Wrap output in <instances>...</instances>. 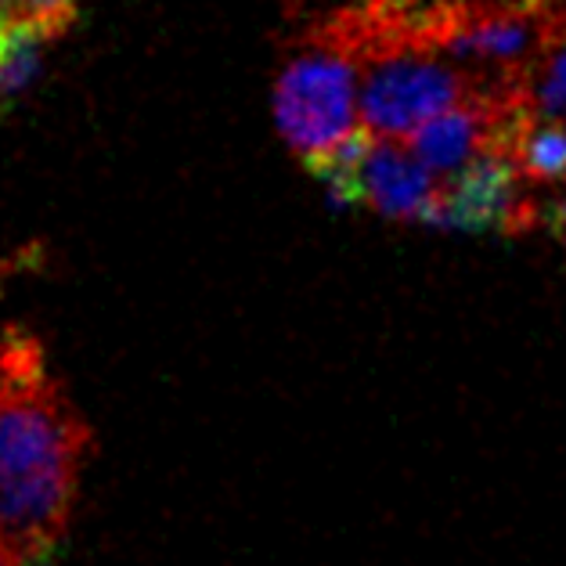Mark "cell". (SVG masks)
Masks as SVG:
<instances>
[{
	"mask_svg": "<svg viewBox=\"0 0 566 566\" xmlns=\"http://www.w3.org/2000/svg\"><path fill=\"white\" fill-rule=\"evenodd\" d=\"M307 170L325 185L336 206H368L390 220H419V224H433L444 191L411 145L368 130L350 134Z\"/></svg>",
	"mask_w": 566,
	"mask_h": 566,
	"instance_id": "cell-4",
	"label": "cell"
},
{
	"mask_svg": "<svg viewBox=\"0 0 566 566\" xmlns=\"http://www.w3.org/2000/svg\"><path fill=\"white\" fill-rule=\"evenodd\" d=\"M509 156L527 185L566 188V119H537L527 113L509 137Z\"/></svg>",
	"mask_w": 566,
	"mask_h": 566,
	"instance_id": "cell-6",
	"label": "cell"
},
{
	"mask_svg": "<svg viewBox=\"0 0 566 566\" xmlns=\"http://www.w3.org/2000/svg\"><path fill=\"white\" fill-rule=\"evenodd\" d=\"M542 220V210L527 196V177L509 151L494 148L454 174L440 191L433 228L465 231H520Z\"/></svg>",
	"mask_w": 566,
	"mask_h": 566,
	"instance_id": "cell-5",
	"label": "cell"
},
{
	"mask_svg": "<svg viewBox=\"0 0 566 566\" xmlns=\"http://www.w3.org/2000/svg\"><path fill=\"white\" fill-rule=\"evenodd\" d=\"M19 15L33 22L48 40L62 36L76 22V0H22Z\"/></svg>",
	"mask_w": 566,
	"mask_h": 566,
	"instance_id": "cell-8",
	"label": "cell"
},
{
	"mask_svg": "<svg viewBox=\"0 0 566 566\" xmlns=\"http://www.w3.org/2000/svg\"><path fill=\"white\" fill-rule=\"evenodd\" d=\"M361 69L339 40L317 25L274 80V127L293 156L311 167L339 148L361 116Z\"/></svg>",
	"mask_w": 566,
	"mask_h": 566,
	"instance_id": "cell-2",
	"label": "cell"
},
{
	"mask_svg": "<svg viewBox=\"0 0 566 566\" xmlns=\"http://www.w3.org/2000/svg\"><path fill=\"white\" fill-rule=\"evenodd\" d=\"M0 566H25V563H19V559L11 556V552H8L4 545H0Z\"/></svg>",
	"mask_w": 566,
	"mask_h": 566,
	"instance_id": "cell-10",
	"label": "cell"
},
{
	"mask_svg": "<svg viewBox=\"0 0 566 566\" xmlns=\"http://www.w3.org/2000/svg\"><path fill=\"white\" fill-rule=\"evenodd\" d=\"M361 69V123L376 137H411L433 116L488 91L476 76L416 40H376L354 51Z\"/></svg>",
	"mask_w": 566,
	"mask_h": 566,
	"instance_id": "cell-3",
	"label": "cell"
},
{
	"mask_svg": "<svg viewBox=\"0 0 566 566\" xmlns=\"http://www.w3.org/2000/svg\"><path fill=\"white\" fill-rule=\"evenodd\" d=\"M44 33L19 15H0V98H11L33 80L40 69Z\"/></svg>",
	"mask_w": 566,
	"mask_h": 566,
	"instance_id": "cell-7",
	"label": "cell"
},
{
	"mask_svg": "<svg viewBox=\"0 0 566 566\" xmlns=\"http://www.w3.org/2000/svg\"><path fill=\"white\" fill-rule=\"evenodd\" d=\"M19 8H22V0H0V15H19Z\"/></svg>",
	"mask_w": 566,
	"mask_h": 566,
	"instance_id": "cell-9",
	"label": "cell"
},
{
	"mask_svg": "<svg viewBox=\"0 0 566 566\" xmlns=\"http://www.w3.org/2000/svg\"><path fill=\"white\" fill-rule=\"evenodd\" d=\"M91 430L44 347L25 328L0 336V545L44 566L69 531Z\"/></svg>",
	"mask_w": 566,
	"mask_h": 566,
	"instance_id": "cell-1",
	"label": "cell"
}]
</instances>
